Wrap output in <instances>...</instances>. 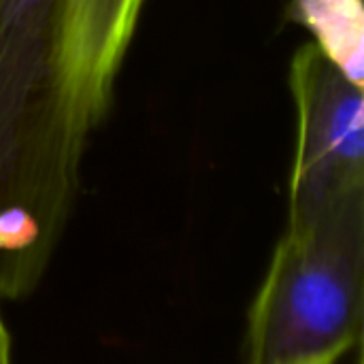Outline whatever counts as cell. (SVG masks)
<instances>
[{
	"label": "cell",
	"mask_w": 364,
	"mask_h": 364,
	"mask_svg": "<svg viewBox=\"0 0 364 364\" xmlns=\"http://www.w3.org/2000/svg\"><path fill=\"white\" fill-rule=\"evenodd\" d=\"M79 0H0V301L43 279L98 122L77 79Z\"/></svg>",
	"instance_id": "6da1fadb"
},
{
	"label": "cell",
	"mask_w": 364,
	"mask_h": 364,
	"mask_svg": "<svg viewBox=\"0 0 364 364\" xmlns=\"http://www.w3.org/2000/svg\"><path fill=\"white\" fill-rule=\"evenodd\" d=\"M0 364H13L11 358V339L6 333V326L0 318Z\"/></svg>",
	"instance_id": "8992f818"
},
{
	"label": "cell",
	"mask_w": 364,
	"mask_h": 364,
	"mask_svg": "<svg viewBox=\"0 0 364 364\" xmlns=\"http://www.w3.org/2000/svg\"><path fill=\"white\" fill-rule=\"evenodd\" d=\"M296 113L288 224L305 222L364 188V98L311 43L290 66Z\"/></svg>",
	"instance_id": "3957f363"
},
{
	"label": "cell",
	"mask_w": 364,
	"mask_h": 364,
	"mask_svg": "<svg viewBox=\"0 0 364 364\" xmlns=\"http://www.w3.org/2000/svg\"><path fill=\"white\" fill-rule=\"evenodd\" d=\"M288 17L314 34L320 53L364 87V0H292Z\"/></svg>",
	"instance_id": "5b68a950"
},
{
	"label": "cell",
	"mask_w": 364,
	"mask_h": 364,
	"mask_svg": "<svg viewBox=\"0 0 364 364\" xmlns=\"http://www.w3.org/2000/svg\"><path fill=\"white\" fill-rule=\"evenodd\" d=\"M145 0H79L77 9V79L83 102L102 122L113 83L134 36Z\"/></svg>",
	"instance_id": "277c9868"
},
{
	"label": "cell",
	"mask_w": 364,
	"mask_h": 364,
	"mask_svg": "<svg viewBox=\"0 0 364 364\" xmlns=\"http://www.w3.org/2000/svg\"><path fill=\"white\" fill-rule=\"evenodd\" d=\"M337 360H333V358H324V360H316V363H309V364H335Z\"/></svg>",
	"instance_id": "52a82bcc"
},
{
	"label": "cell",
	"mask_w": 364,
	"mask_h": 364,
	"mask_svg": "<svg viewBox=\"0 0 364 364\" xmlns=\"http://www.w3.org/2000/svg\"><path fill=\"white\" fill-rule=\"evenodd\" d=\"M364 188L288 224L247 322L245 364L337 360L360 341Z\"/></svg>",
	"instance_id": "7a4b0ae2"
}]
</instances>
